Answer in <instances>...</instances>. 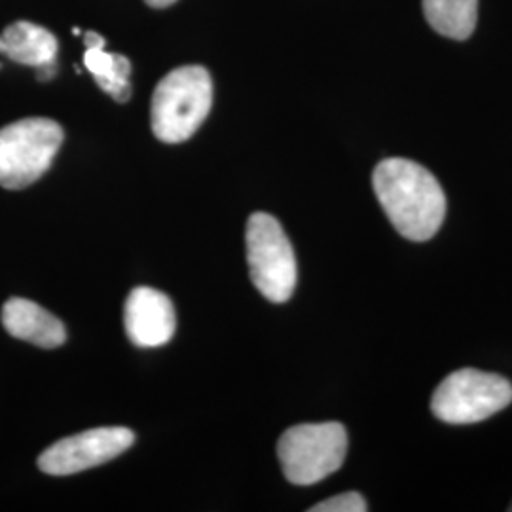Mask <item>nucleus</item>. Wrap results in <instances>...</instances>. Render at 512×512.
Here are the masks:
<instances>
[{
	"label": "nucleus",
	"mask_w": 512,
	"mask_h": 512,
	"mask_svg": "<svg viewBox=\"0 0 512 512\" xmlns=\"http://www.w3.org/2000/svg\"><path fill=\"white\" fill-rule=\"evenodd\" d=\"M2 325L14 338L38 348L54 349L65 344L67 330L50 311L25 298H10L2 308Z\"/></svg>",
	"instance_id": "1a4fd4ad"
},
{
	"label": "nucleus",
	"mask_w": 512,
	"mask_h": 512,
	"mask_svg": "<svg viewBox=\"0 0 512 512\" xmlns=\"http://www.w3.org/2000/svg\"><path fill=\"white\" fill-rule=\"evenodd\" d=\"M374 192L395 230L410 241L433 238L446 217V196L435 175L404 158H387L372 175Z\"/></svg>",
	"instance_id": "f257e3e1"
},
{
	"label": "nucleus",
	"mask_w": 512,
	"mask_h": 512,
	"mask_svg": "<svg viewBox=\"0 0 512 512\" xmlns=\"http://www.w3.org/2000/svg\"><path fill=\"white\" fill-rule=\"evenodd\" d=\"M63 129L48 118H25L0 129V186L27 188L50 169Z\"/></svg>",
	"instance_id": "20e7f679"
},
{
	"label": "nucleus",
	"mask_w": 512,
	"mask_h": 512,
	"mask_svg": "<svg viewBox=\"0 0 512 512\" xmlns=\"http://www.w3.org/2000/svg\"><path fill=\"white\" fill-rule=\"evenodd\" d=\"M84 65L93 74L97 86L118 103L131 97V63L126 55L109 54L105 48H86Z\"/></svg>",
	"instance_id": "f8f14e48"
},
{
	"label": "nucleus",
	"mask_w": 512,
	"mask_h": 512,
	"mask_svg": "<svg viewBox=\"0 0 512 512\" xmlns=\"http://www.w3.org/2000/svg\"><path fill=\"white\" fill-rule=\"evenodd\" d=\"M423 12L439 35L465 40L475 31L478 0H423Z\"/></svg>",
	"instance_id": "9b49d317"
},
{
	"label": "nucleus",
	"mask_w": 512,
	"mask_h": 512,
	"mask_svg": "<svg viewBox=\"0 0 512 512\" xmlns=\"http://www.w3.org/2000/svg\"><path fill=\"white\" fill-rule=\"evenodd\" d=\"M0 54L29 67H46L55 63L57 38L31 21H16L0 35Z\"/></svg>",
	"instance_id": "9d476101"
},
{
	"label": "nucleus",
	"mask_w": 512,
	"mask_h": 512,
	"mask_svg": "<svg viewBox=\"0 0 512 512\" xmlns=\"http://www.w3.org/2000/svg\"><path fill=\"white\" fill-rule=\"evenodd\" d=\"M213 105V82L207 69L184 65L164 76L152 95V131L169 143L188 141L209 116Z\"/></svg>",
	"instance_id": "f03ea898"
},
{
	"label": "nucleus",
	"mask_w": 512,
	"mask_h": 512,
	"mask_svg": "<svg viewBox=\"0 0 512 512\" xmlns=\"http://www.w3.org/2000/svg\"><path fill=\"white\" fill-rule=\"evenodd\" d=\"M84 42H86V48H105V38L93 31H88L84 35Z\"/></svg>",
	"instance_id": "4468645a"
},
{
	"label": "nucleus",
	"mask_w": 512,
	"mask_h": 512,
	"mask_svg": "<svg viewBox=\"0 0 512 512\" xmlns=\"http://www.w3.org/2000/svg\"><path fill=\"white\" fill-rule=\"evenodd\" d=\"M150 8H167L171 4H175L177 0H145Z\"/></svg>",
	"instance_id": "2eb2a0df"
},
{
	"label": "nucleus",
	"mask_w": 512,
	"mask_h": 512,
	"mask_svg": "<svg viewBox=\"0 0 512 512\" xmlns=\"http://www.w3.org/2000/svg\"><path fill=\"white\" fill-rule=\"evenodd\" d=\"M247 260L256 289L274 304L293 296L298 268L293 245L281 224L268 213H255L247 222Z\"/></svg>",
	"instance_id": "39448f33"
},
{
	"label": "nucleus",
	"mask_w": 512,
	"mask_h": 512,
	"mask_svg": "<svg viewBox=\"0 0 512 512\" xmlns=\"http://www.w3.org/2000/svg\"><path fill=\"white\" fill-rule=\"evenodd\" d=\"M135 435L126 427H97L67 439L57 440L38 458V469L46 475H76L109 463L131 448Z\"/></svg>",
	"instance_id": "0eeeda50"
},
{
	"label": "nucleus",
	"mask_w": 512,
	"mask_h": 512,
	"mask_svg": "<svg viewBox=\"0 0 512 512\" xmlns=\"http://www.w3.org/2000/svg\"><path fill=\"white\" fill-rule=\"evenodd\" d=\"M346 454L348 433L338 421L294 425L277 444L283 473L296 486H311L336 473Z\"/></svg>",
	"instance_id": "7ed1b4c3"
},
{
	"label": "nucleus",
	"mask_w": 512,
	"mask_h": 512,
	"mask_svg": "<svg viewBox=\"0 0 512 512\" xmlns=\"http://www.w3.org/2000/svg\"><path fill=\"white\" fill-rule=\"evenodd\" d=\"M509 511H511V512H512V503H511V507H509Z\"/></svg>",
	"instance_id": "dca6fc26"
},
{
	"label": "nucleus",
	"mask_w": 512,
	"mask_h": 512,
	"mask_svg": "<svg viewBox=\"0 0 512 512\" xmlns=\"http://www.w3.org/2000/svg\"><path fill=\"white\" fill-rule=\"evenodd\" d=\"M512 403V384L492 372L461 368L437 387L433 414L452 425H471L488 420Z\"/></svg>",
	"instance_id": "423d86ee"
},
{
	"label": "nucleus",
	"mask_w": 512,
	"mask_h": 512,
	"mask_svg": "<svg viewBox=\"0 0 512 512\" xmlns=\"http://www.w3.org/2000/svg\"><path fill=\"white\" fill-rule=\"evenodd\" d=\"M177 330V315L173 302L164 293L137 287L126 300V332L139 348H160Z\"/></svg>",
	"instance_id": "6e6552de"
},
{
	"label": "nucleus",
	"mask_w": 512,
	"mask_h": 512,
	"mask_svg": "<svg viewBox=\"0 0 512 512\" xmlns=\"http://www.w3.org/2000/svg\"><path fill=\"white\" fill-rule=\"evenodd\" d=\"M366 509L368 507L363 495L357 492H346L313 505L310 512H365Z\"/></svg>",
	"instance_id": "ddd939ff"
}]
</instances>
